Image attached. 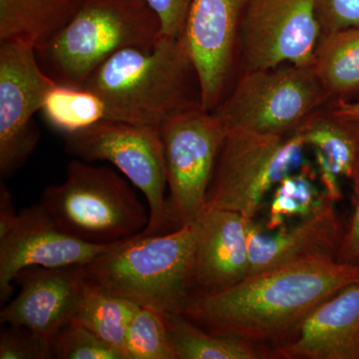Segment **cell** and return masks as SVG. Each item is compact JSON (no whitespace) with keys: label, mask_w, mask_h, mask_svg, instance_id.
<instances>
[{"label":"cell","mask_w":359,"mask_h":359,"mask_svg":"<svg viewBox=\"0 0 359 359\" xmlns=\"http://www.w3.org/2000/svg\"><path fill=\"white\" fill-rule=\"evenodd\" d=\"M358 280L359 264L311 257L195 297L183 316L214 334L268 341L292 334L314 309Z\"/></svg>","instance_id":"cell-1"},{"label":"cell","mask_w":359,"mask_h":359,"mask_svg":"<svg viewBox=\"0 0 359 359\" xmlns=\"http://www.w3.org/2000/svg\"><path fill=\"white\" fill-rule=\"evenodd\" d=\"M101 97L107 119L161 127L202 106L199 80L181 37L113 54L82 85Z\"/></svg>","instance_id":"cell-2"},{"label":"cell","mask_w":359,"mask_h":359,"mask_svg":"<svg viewBox=\"0 0 359 359\" xmlns=\"http://www.w3.org/2000/svg\"><path fill=\"white\" fill-rule=\"evenodd\" d=\"M198 224L116 243L84 264L87 282L163 318L183 316L195 297L194 252Z\"/></svg>","instance_id":"cell-3"},{"label":"cell","mask_w":359,"mask_h":359,"mask_svg":"<svg viewBox=\"0 0 359 359\" xmlns=\"http://www.w3.org/2000/svg\"><path fill=\"white\" fill-rule=\"evenodd\" d=\"M162 37L160 21L144 0H79L69 21L35 50L56 83L81 87L113 54L151 48Z\"/></svg>","instance_id":"cell-4"},{"label":"cell","mask_w":359,"mask_h":359,"mask_svg":"<svg viewBox=\"0 0 359 359\" xmlns=\"http://www.w3.org/2000/svg\"><path fill=\"white\" fill-rule=\"evenodd\" d=\"M39 204L61 230L83 242L112 245L144 233L150 221L127 179L112 168L68 163L65 179L45 187Z\"/></svg>","instance_id":"cell-5"},{"label":"cell","mask_w":359,"mask_h":359,"mask_svg":"<svg viewBox=\"0 0 359 359\" xmlns=\"http://www.w3.org/2000/svg\"><path fill=\"white\" fill-rule=\"evenodd\" d=\"M306 148L297 133L226 131L205 211L224 210L255 219L269 194L304 167Z\"/></svg>","instance_id":"cell-6"},{"label":"cell","mask_w":359,"mask_h":359,"mask_svg":"<svg viewBox=\"0 0 359 359\" xmlns=\"http://www.w3.org/2000/svg\"><path fill=\"white\" fill-rule=\"evenodd\" d=\"M328 101L313 65H283L244 71L212 112L226 131L285 136L294 133Z\"/></svg>","instance_id":"cell-7"},{"label":"cell","mask_w":359,"mask_h":359,"mask_svg":"<svg viewBox=\"0 0 359 359\" xmlns=\"http://www.w3.org/2000/svg\"><path fill=\"white\" fill-rule=\"evenodd\" d=\"M65 150L76 159L107 161L145 197L150 221L145 235L168 233L171 223L160 127L103 120L89 128L65 135Z\"/></svg>","instance_id":"cell-8"},{"label":"cell","mask_w":359,"mask_h":359,"mask_svg":"<svg viewBox=\"0 0 359 359\" xmlns=\"http://www.w3.org/2000/svg\"><path fill=\"white\" fill-rule=\"evenodd\" d=\"M160 130L170 219L179 226L194 223L204 214L226 130L212 111L202 106L174 116Z\"/></svg>","instance_id":"cell-9"},{"label":"cell","mask_w":359,"mask_h":359,"mask_svg":"<svg viewBox=\"0 0 359 359\" xmlns=\"http://www.w3.org/2000/svg\"><path fill=\"white\" fill-rule=\"evenodd\" d=\"M112 245L90 244L72 237L59 228L39 203L18 212L13 198H1L0 302L4 306L11 301L22 269L84 266Z\"/></svg>","instance_id":"cell-10"},{"label":"cell","mask_w":359,"mask_h":359,"mask_svg":"<svg viewBox=\"0 0 359 359\" xmlns=\"http://www.w3.org/2000/svg\"><path fill=\"white\" fill-rule=\"evenodd\" d=\"M321 35L313 0H247L238 33L243 70L313 65Z\"/></svg>","instance_id":"cell-11"},{"label":"cell","mask_w":359,"mask_h":359,"mask_svg":"<svg viewBox=\"0 0 359 359\" xmlns=\"http://www.w3.org/2000/svg\"><path fill=\"white\" fill-rule=\"evenodd\" d=\"M56 83L45 73L32 45L0 42V175L13 176L36 148L33 115Z\"/></svg>","instance_id":"cell-12"},{"label":"cell","mask_w":359,"mask_h":359,"mask_svg":"<svg viewBox=\"0 0 359 359\" xmlns=\"http://www.w3.org/2000/svg\"><path fill=\"white\" fill-rule=\"evenodd\" d=\"M245 4L247 0L191 2L181 39L197 73L205 110H214L223 100Z\"/></svg>","instance_id":"cell-13"},{"label":"cell","mask_w":359,"mask_h":359,"mask_svg":"<svg viewBox=\"0 0 359 359\" xmlns=\"http://www.w3.org/2000/svg\"><path fill=\"white\" fill-rule=\"evenodd\" d=\"M15 283L20 292L4 304L0 323L29 328L49 339L75 320L87 287L82 266H29Z\"/></svg>","instance_id":"cell-14"},{"label":"cell","mask_w":359,"mask_h":359,"mask_svg":"<svg viewBox=\"0 0 359 359\" xmlns=\"http://www.w3.org/2000/svg\"><path fill=\"white\" fill-rule=\"evenodd\" d=\"M248 221L238 212L224 210H207L197 219L195 297L221 292L249 275Z\"/></svg>","instance_id":"cell-15"},{"label":"cell","mask_w":359,"mask_h":359,"mask_svg":"<svg viewBox=\"0 0 359 359\" xmlns=\"http://www.w3.org/2000/svg\"><path fill=\"white\" fill-rule=\"evenodd\" d=\"M334 204L330 201L297 223L273 230L249 219V275L311 257H337L344 231Z\"/></svg>","instance_id":"cell-16"},{"label":"cell","mask_w":359,"mask_h":359,"mask_svg":"<svg viewBox=\"0 0 359 359\" xmlns=\"http://www.w3.org/2000/svg\"><path fill=\"white\" fill-rule=\"evenodd\" d=\"M275 351L282 358L359 359V280L320 304Z\"/></svg>","instance_id":"cell-17"},{"label":"cell","mask_w":359,"mask_h":359,"mask_svg":"<svg viewBox=\"0 0 359 359\" xmlns=\"http://www.w3.org/2000/svg\"><path fill=\"white\" fill-rule=\"evenodd\" d=\"M323 163L340 179L355 184L359 178V126L328 111H316L294 132Z\"/></svg>","instance_id":"cell-18"},{"label":"cell","mask_w":359,"mask_h":359,"mask_svg":"<svg viewBox=\"0 0 359 359\" xmlns=\"http://www.w3.org/2000/svg\"><path fill=\"white\" fill-rule=\"evenodd\" d=\"M79 0H0V42L39 49L69 21Z\"/></svg>","instance_id":"cell-19"},{"label":"cell","mask_w":359,"mask_h":359,"mask_svg":"<svg viewBox=\"0 0 359 359\" xmlns=\"http://www.w3.org/2000/svg\"><path fill=\"white\" fill-rule=\"evenodd\" d=\"M313 66L330 100L359 92V28L321 35Z\"/></svg>","instance_id":"cell-20"},{"label":"cell","mask_w":359,"mask_h":359,"mask_svg":"<svg viewBox=\"0 0 359 359\" xmlns=\"http://www.w3.org/2000/svg\"><path fill=\"white\" fill-rule=\"evenodd\" d=\"M176 359H257L252 341L212 334L183 316L164 318Z\"/></svg>","instance_id":"cell-21"},{"label":"cell","mask_w":359,"mask_h":359,"mask_svg":"<svg viewBox=\"0 0 359 359\" xmlns=\"http://www.w3.org/2000/svg\"><path fill=\"white\" fill-rule=\"evenodd\" d=\"M140 306L124 297L108 294L87 282L81 306L75 320L98 339L123 354L125 339L134 314Z\"/></svg>","instance_id":"cell-22"},{"label":"cell","mask_w":359,"mask_h":359,"mask_svg":"<svg viewBox=\"0 0 359 359\" xmlns=\"http://www.w3.org/2000/svg\"><path fill=\"white\" fill-rule=\"evenodd\" d=\"M45 120L63 135L76 133L107 119L101 97L82 87L56 84L41 108Z\"/></svg>","instance_id":"cell-23"},{"label":"cell","mask_w":359,"mask_h":359,"mask_svg":"<svg viewBox=\"0 0 359 359\" xmlns=\"http://www.w3.org/2000/svg\"><path fill=\"white\" fill-rule=\"evenodd\" d=\"M330 201L314 185L311 169L304 167L283 179L271 192L269 230L285 226L289 219L306 218Z\"/></svg>","instance_id":"cell-24"},{"label":"cell","mask_w":359,"mask_h":359,"mask_svg":"<svg viewBox=\"0 0 359 359\" xmlns=\"http://www.w3.org/2000/svg\"><path fill=\"white\" fill-rule=\"evenodd\" d=\"M125 354L127 359H176L161 314L138 309L127 330Z\"/></svg>","instance_id":"cell-25"},{"label":"cell","mask_w":359,"mask_h":359,"mask_svg":"<svg viewBox=\"0 0 359 359\" xmlns=\"http://www.w3.org/2000/svg\"><path fill=\"white\" fill-rule=\"evenodd\" d=\"M52 358L57 359H125L88 328L72 323L50 339Z\"/></svg>","instance_id":"cell-26"},{"label":"cell","mask_w":359,"mask_h":359,"mask_svg":"<svg viewBox=\"0 0 359 359\" xmlns=\"http://www.w3.org/2000/svg\"><path fill=\"white\" fill-rule=\"evenodd\" d=\"M0 332V359H50V339L20 325H6Z\"/></svg>","instance_id":"cell-27"},{"label":"cell","mask_w":359,"mask_h":359,"mask_svg":"<svg viewBox=\"0 0 359 359\" xmlns=\"http://www.w3.org/2000/svg\"><path fill=\"white\" fill-rule=\"evenodd\" d=\"M323 34L359 28V0H313Z\"/></svg>","instance_id":"cell-28"},{"label":"cell","mask_w":359,"mask_h":359,"mask_svg":"<svg viewBox=\"0 0 359 359\" xmlns=\"http://www.w3.org/2000/svg\"><path fill=\"white\" fill-rule=\"evenodd\" d=\"M160 21L163 36L179 39L192 0H144Z\"/></svg>","instance_id":"cell-29"},{"label":"cell","mask_w":359,"mask_h":359,"mask_svg":"<svg viewBox=\"0 0 359 359\" xmlns=\"http://www.w3.org/2000/svg\"><path fill=\"white\" fill-rule=\"evenodd\" d=\"M353 188L354 211L348 226L344 231L337 259L342 263L359 264V178Z\"/></svg>","instance_id":"cell-30"},{"label":"cell","mask_w":359,"mask_h":359,"mask_svg":"<svg viewBox=\"0 0 359 359\" xmlns=\"http://www.w3.org/2000/svg\"><path fill=\"white\" fill-rule=\"evenodd\" d=\"M328 112L330 114L351 122L359 126V99L358 100H347V99H334L330 101Z\"/></svg>","instance_id":"cell-31"}]
</instances>
